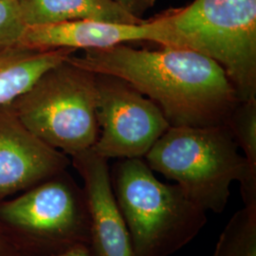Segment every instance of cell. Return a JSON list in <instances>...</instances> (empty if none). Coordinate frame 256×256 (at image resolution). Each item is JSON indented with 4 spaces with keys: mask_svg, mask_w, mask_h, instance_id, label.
<instances>
[{
    "mask_svg": "<svg viewBox=\"0 0 256 256\" xmlns=\"http://www.w3.org/2000/svg\"><path fill=\"white\" fill-rule=\"evenodd\" d=\"M214 256H256V208L244 207L232 216Z\"/></svg>",
    "mask_w": 256,
    "mask_h": 256,
    "instance_id": "13",
    "label": "cell"
},
{
    "mask_svg": "<svg viewBox=\"0 0 256 256\" xmlns=\"http://www.w3.org/2000/svg\"><path fill=\"white\" fill-rule=\"evenodd\" d=\"M146 160L205 212L225 210L234 182H240L245 207L256 208V171L239 154L226 124L170 126Z\"/></svg>",
    "mask_w": 256,
    "mask_h": 256,
    "instance_id": "2",
    "label": "cell"
},
{
    "mask_svg": "<svg viewBox=\"0 0 256 256\" xmlns=\"http://www.w3.org/2000/svg\"><path fill=\"white\" fill-rule=\"evenodd\" d=\"M70 160L28 129L10 104H0V200L66 171Z\"/></svg>",
    "mask_w": 256,
    "mask_h": 256,
    "instance_id": "8",
    "label": "cell"
},
{
    "mask_svg": "<svg viewBox=\"0 0 256 256\" xmlns=\"http://www.w3.org/2000/svg\"><path fill=\"white\" fill-rule=\"evenodd\" d=\"M0 232L21 256H54L88 248L90 221L81 187L66 171L0 200Z\"/></svg>",
    "mask_w": 256,
    "mask_h": 256,
    "instance_id": "5",
    "label": "cell"
},
{
    "mask_svg": "<svg viewBox=\"0 0 256 256\" xmlns=\"http://www.w3.org/2000/svg\"><path fill=\"white\" fill-rule=\"evenodd\" d=\"M96 97V74L66 59L10 104L30 132L72 156L92 148L99 137Z\"/></svg>",
    "mask_w": 256,
    "mask_h": 256,
    "instance_id": "6",
    "label": "cell"
},
{
    "mask_svg": "<svg viewBox=\"0 0 256 256\" xmlns=\"http://www.w3.org/2000/svg\"><path fill=\"white\" fill-rule=\"evenodd\" d=\"M148 21L153 43L209 57L225 70L239 101L256 99V0H194Z\"/></svg>",
    "mask_w": 256,
    "mask_h": 256,
    "instance_id": "3",
    "label": "cell"
},
{
    "mask_svg": "<svg viewBox=\"0 0 256 256\" xmlns=\"http://www.w3.org/2000/svg\"><path fill=\"white\" fill-rule=\"evenodd\" d=\"M132 16L142 19L144 12L154 6L156 0H112Z\"/></svg>",
    "mask_w": 256,
    "mask_h": 256,
    "instance_id": "16",
    "label": "cell"
},
{
    "mask_svg": "<svg viewBox=\"0 0 256 256\" xmlns=\"http://www.w3.org/2000/svg\"><path fill=\"white\" fill-rule=\"evenodd\" d=\"M108 160L92 148L72 156L84 182L90 221L88 250L92 256H137L112 190Z\"/></svg>",
    "mask_w": 256,
    "mask_h": 256,
    "instance_id": "9",
    "label": "cell"
},
{
    "mask_svg": "<svg viewBox=\"0 0 256 256\" xmlns=\"http://www.w3.org/2000/svg\"><path fill=\"white\" fill-rule=\"evenodd\" d=\"M154 30L148 20L140 24H120L75 20L26 28L19 43L41 48L97 50L130 42H152Z\"/></svg>",
    "mask_w": 256,
    "mask_h": 256,
    "instance_id": "10",
    "label": "cell"
},
{
    "mask_svg": "<svg viewBox=\"0 0 256 256\" xmlns=\"http://www.w3.org/2000/svg\"><path fill=\"white\" fill-rule=\"evenodd\" d=\"M27 27L75 20L140 24L138 18L112 0H19Z\"/></svg>",
    "mask_w": 256,
    "mask_h": 256,
    "instance_id": "12",
    "label": "cell"
},
{
    "mask_svg": "<svg viewBox=\"0 0 256 256\" xmlns=\"http://www.w3.org/2000/svg\"><path fill=\"white\" fill-rule=\"evenodd\" d=\"M0 256H21L0 232Z\"/></svg>",
    "mask_w": 256,
    "mask_h": 256,
    "instance_id": "17",
    "label": "cell"
},
{
    "mask_svg": "<svg viewBox=\"0 0 256 256\" xmlns=\"http://www.w3.org/2000/svg\"><path fill=\"white\" fill-rule=\"evenodd\" d=\"M54 256H92L88 248L86 246H81V247L75 248L72 250H68L66 252H64L62 254H58Z\"/></svg>",
    "mask_w": 256,
    "mask_h": 256,
    "instance_id": "18",
    "label": "cell"
},
{
    "mask_svg": "<svg viewBox=\"0 0 256 256\" xmlns=\"http://www.w3.org/2000/svg\"><path fill=\"white\" fill-rule=\"evenodd\" d=\"M26 28L19 0H0V45L18 43Z\"/></svg>",
    "mask_w": 256,
    "mask_h": 256,
    "instance_id": "15",
    "label": "cell"
},
{
    "mask_svg": "<svg viewBox=\"0 0 256 256\" xmlns=\"http://www.w3.org/2000/svg\"><path fill=\"white\" fill-rule=\"evenodd\" d=\"M225 124L244 151L250 167L256 171V99L238 102Z\"/></svg>",
    "mask_w": 256,
    "mask_h": 256,
    "instance_id": "14",
    "label": "cell"
},
{
    "mask_svg": "<svg viewBox=\"0 0 256 256\" xmlns=\"http://www.w3.org/2000/svg\"><path fill=\"white\" fill-rule=\"evenodd\" d=\"M96 90L101 133L92 150L106 160L146 156L170 128L164 112L118 77L96 74Z\"/></svg>",
    "mask_w": 256,
    "mask_h": 256,
    "instance_id": "7",
    "label": "cell"
},
{
    "mask_svg": "<svg viewBox=\"0 0 256 256\" xmlns=\"http://www.w3.org/2000/svg\"><path fill=\"white\" fill-rule=\"evenodd\" d=\"M110 178L137 256H172L207 223L205 210L178 184L160 182L140 158H120Z\"/></svg>",
    "mask_w": 256,
    "mask_h": 256,
    "instance_id": "4",
    "label": "cell"
},
{
    "mask_svg": "<svg viewBox=\"0 0 256 256\" xmlns=\"http://www.w3.org/2000/svg\"><path fill=\"white\" fill-rule=\"evenodd\" d=\"M66 61L95 74L115 76L155 102L170 126L225 124L238 93L220 64L189 48L137 50L124 44L88 50Z\"/></svg>",
    "mask_w": 256,
    "mask_h": 256,
    "instance_id": "1",
    "label": "cell"
},
{
    "mask_svg": "<svg viewBox=\"0 0 256 256\" xmlns=\"http://www.w3.org/2000/svg\"><path fill=\"white\" fill-rule=\"evenodd\" d=\"M75 52L64 48L41 50L19 42L0 45V104L28 90L42 74Z\"/></svg>",
    "mask_w": 256,
    "mask_h": 256,
    "instance_id": "11",
    "label": "cell"
}]
</instances>
